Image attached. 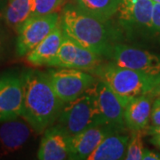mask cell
Returning <instances> with one entry per match:
<instances>
[{"instance_id":"6da1fadb","label":"cell","mask_w":160,"mask_h":160,"mask_svg":"<svg viewBox=\"0 0 160 160\" xmlns=\"http://www.w3.org/2000/svg\"><path fill=\"white\" fill-rule=\"evenodd\" d=\"M61 26L66 36L100 57H110L122 36L109 21L99 20L73 5L63 8Z\"/></svg>"},{"instance_id":"7a4b0ae2","label":"cell","mask_w":160,"mask_h":160,"mask_svg":"<svg viewBox=\"0 0 160 160\" xmlns=\"http://www.w3.org/2000/svg\"><path fill=\"white\" fill-rule=\"evenodd\" d=\"M21 78L23 90L21 117L35 132H43L58 119L65 103L55 93L46 72L28 69Z\"/></svg>"},{"instance_id":"3957f363","label":"cell","mask_w":160,"mask_h":160,"mask_svg":"<svg viewBox=\"0 0 160 160\" xmlns=\"http://www.w3.org/2000/svg\"><path fill=\"white\" fill-rule=\"evenodd\" d=\"M92 73L109 86L124 107L132 99L149 94L160 81L142 72L118 66L114 62L101 64Z\"/></svg>"},{"instance_id":"277c9868","label":"cell","mask_w":160,"mask_h":160,"mask_svg":"<svg viewBox=\"0 0 160 160\" xmlns=\"http://www.w3.org/2000/svg\"><path fill=\"white\" fill-rule=\"evenodd\" d=\"M92 86L74 101L65 103L61 110L57 125L69 136H73L91 126L104 125Z\"/></svg>"},{"instance_id":"5b68a950","label":"cell","mask_w":160,"mask_h":160,"mask_svg":"<svg viewBox=\"0 0 160 160\" xmlns=\"http://www.w3.org/2000/svg\"><path fill=\"white\" fill-rule=\"evenodd\" d=\"M46 74L55 93L63 103L74 101L96 82L93 76L77 69H52Z\"/></svg>"},{"instance_id":"8992f818","label":"cell","mask_w":160,"mask_h":160,"mask_svg":"<svg viewBox=\"0 0 160 160\" xmlns=\"http://www.w3.org/2000/svg\"><path fill=\"white\" fill-rule=\"evenodd\" d=\"M152 0H120L116 12L119 25L129 34L155 35Z\"/></svg>"},{"instance_id":"52a82bcc","label":"cell","mask_w":160,"mask_h":160,"mask_svg":"<svg viewBox=\"0 0 160 160\" xmlns=\"http://www.w3.org/2000/svg\"><path fill=\"white\" fill-rule=\"evenodd\" d=\"M61 22L57 12L42 16H30L18 30L16 52L24 56L46 38Z\"/></svg>"},{"instance_id":"ba28073f","label":"cell","mask_w":160,"mask_h":160,"mask_svg":"<svg viewBox=\"0 0 160 160\" xmlns=\"http://www.w3.org/2000/svg\"><path fill=\"white\" fill-rule=\"evenodd\" d=\"M110 58L118 66L136 70L160 79V55L118 44L114 47Z\"/></svg>"},{"instance_id":"9c48e42d","label":"cell","mask_w":160,"mask_h":160,"mask_svg":"<svg viewBox=\"0 0 160 160\" xmlns=\"http://www.w3.org/2000/svg\"><path fill=\"white\" fill-rule=\"evenodd\" d=\"M92 87L103 124L118 131H124L126 126L124 121L125 107L118 97L102 80L96 81Z\"/></svg>"},{"instance_id":"30bf717a","label":"cell","mask_w":160,"mask_h":160,"mask_svg":"<svg viewBox=\"0 0 160 160\" xmlns=\"http://www.w3.org/2000/svg\"><path fill=\"white\" fill-rule=\"evenodd\" d=\"M22 103L21 76L8 74L2 77L0 79V123L21 117Z\"/></svg>"},{"instance_id":"8fae6325","label":"cell","mask_w":160,"mask_h":160,"mask_svg":"<svg viewBox=\"0 0 160 160\" xmlns=\"http://www.w3.org/2000/svg\"><path fill=\"white\" fill-rule=\"evenodd\" d=\"M118 131L106 125H98L86 128L69 138V159H87L104 138Z\"/></svg>"},{"instance_id":"7c38bea8","label":"cell","mask_w":160,"mask_h":160,"mask_svg":"<svg viewBox=\"0 0 160 160\" xmlns=\"http://www.w3.org/2000/svg\"><path fill=\"white\" fill-rule=\"evenodd\" d=\"M69 136L59 125L46 129L40 142L38 158L40 160L69 159Z\"/></svg>"},{"instance_id":"4fadbf2b","label":"cell","mask_w":160,"mask_h":160,"mask_svg":"<svg viewBox=\"0 0 160 160\" xmlns=\"http://www.w3.org/2000/svg\"><path fill=\"white\" fill-rule=\"evenodd\" d=\"M32 130L26 120L15 118L0 123V152L9 154L22 148Z\"/></svg>"},{"instance_id":"5bb4252c","label":"cell","mask_w":160,"mask_h":160,"mask_svg":"<svg viewBox=\"0 0 160 160\" xmlns=\"http://www.w3.org/2000/svg\"><path fill=\"white\" fill-rule=\"evenodd\" d=\"M63 38L64 33L60 22L45 39L42 40L38 46L26 54L27 62L36 67L49 66L52 59L57 54Z\"/></svg>"},{"instance_id":"9a60e30c","label":"cell","mask_w":160,"mask_h":160,"mask_svg":"<svg viewBox=\"0 0 160 160\" xmlns=\"http://www.w3.org/2000/svg\"><path fill=\"white\" fill-rule=\"evenodd\" d=\"M154 97L144 94L131 100L124 109V121L129 130H145L150 120Z\"/></svg>"},{"instance_id":"2e32d148","label":"cell","mask_w":160,"mask_h":160,"mask_svg":"<svg viewBox=\"0 0 160 160\" xmlns=\"http://www.w3.org/2000/svg\"><path fill=\"white\" fill-rule=\"evenodd\" d=\"M116 132L104 138L86 160L125 159L130 136Z\"/></svg>"},{"instance_id":"e0dca14e","label":"cell","mask_w":160,"mask_h":160,"mask_svg":"<svg viewBox=\"0 0 160 160\" xmlns=\"http://www.w3.org/2000/svg\"><path fill=\"white\" fill-rule=\"evenodd\" d=\"M32 0H8L5 8L6 24L16 32L30 16Z\"/></svg>"},{"instance_id":"ac0fdd59","label":"cell","mask_w":160,"mask_h":160,"mask_svg":"<svg viewBox=\"0 0 160 160\" xmlns=\"http://www.w3.org/2000/svg\"><path fill=\"white\" fill-rule=\"evenodd\" d=\"M82 11L102 21H109L118 11L120 0H77Z\"/></svg>"},{"instance_id":"d6986e66","label":"cell","mask_w":160,"mask_h":160,"mask_svg":"<svg viewBox=\"0 0 160 160\" xmlns=\"http://www.w3.org/2000/svg\"><path fill=\"white\" fill-rule=\"evenodd\" d=\"M78 44H77L70 38L64 34V38L57 54L52 59L49 66L73 69V65L78 56Z\"/></svg>"},{"instance_id":"ffe728a7","label":"cell","mask_w":160,"mask_h":160,"mask_svg":"<svg viewBox=\"0 0 160 160\" xmlns=\"http://www.w3.org/2000/svg\"><path fill=\"white\" fill-rule=\"evenodd\" d=\"M143 130H133L132 131L131 136L127 145L126 154L125 159L140 160L142 158L144 147L142 142Z\"/></svg>"},{"instance_id":"44dd1931","label":"cell","mask_w":160,"mask_h":160,"mask_svg":"<svg viewBox=\"0 0 160 160\" xmlns=\"http://www.w3.org/2000/svg\"><path fill=\"white\" fill-rule=\"evenodd\" d=\"M63 0H32L31 16H42L57 12Z\"/></svg>"},{"instance_id":"7402d4cb","label":"cell","mask_w":160,"mask_h":160,"mask_svg":"<svg viewBox=\"0 0 160 160\" xmlns=\"http://www.w3.org/2000/svg\"><path fill=\"white\" fill-rule=\"evenodd\" d=\"M150 122L152 126L160 125V96L154 98L152 108H151Z\"/></svg>"},{"instance_id":"603a6c76","label":"cell","mask_w":160,"mask_h":160,"mask_svg":"<svg viewBox=\"0 0 160 160\" xmlns=\"http://www.w3.org/2000/svg\"><path fill=\"white\" fill-rule=\"evenodd\" d=\"M152 27L155 35L160 36V4H153L152 12Z\"/></svg>"},{"instance_id":"cb8c5ba5","label":"cell","mask_w":160,"mask_h":160,"mask_svg":"<svg viewBox=\"0 0 160 160\" xmlns=\"http://www.w3.org/2000/svg\"><path fill=\"white\" fill-rule=\"evenodd\" d=\"M143 160H160V155L153 152L151 150L145 149L143 151L142 158Z\"/></svg>"},{"instance_id":"d4e9b609","label":"cell","mask_w":160,"mask_h":160,"mask_svg":"<svg viewBox=\"0 0 160 160\" xmlns=\"http://www.w3.org/2000/svg\"><path fill=\"white\" fill-rule=\"evenodd\" d=\"M146 133L150 134V135H160V125L159 126H148L146 129Z\"/></svg>"},{"instance_id":"484cf974","label":"cell","mask_w":160,"mask_h":160,"mask_svg":"<svg viewBox=\"0 0 160 160\" xmlns=\"http://www.w3.org/2000/svg\"><path fill=\"white\" fill-rule=\"evenodd\" d=\"M149 94L154 98L158 97V96H160V81L154 86V87H153V89L150 91V92H149Z\"/></svg>"},{"instance_id":"4316f807","label":"cell","mask_w":160,"mask_h":160,"mask_svg":"<svg viewBox=\"0 0 160 160\" xmlns=\"http://www.w3.org/2000/svg\"><path fill=\"white\" fill-rule=\"evenodd\" d=\"M150 142L152 144H154L155 146L158 147L160 149V135H153V137L151 138Z\"/></svg>"},{"instance_id":"83f0119b","label":"cell","mask_w":160,"mask_h":160,"mask_svg":"<svg viewBox=\"0 0 160 160\" xmlns=\"http://www.w3.org/2000/svg\"><path fill=\"white\" fill-rule=\"evenodd\" d=\"M7 2H8L7 0H0V12L2 11L4 8H6Z\"/></svg>"},{"instance_id":"f1b7e54d","label":"cell","mask_w":160,"mask_h":160,"mask_svg":"<svg viewBox=\"0 0 160 160\" xmlns=\"http://www.w3.org/2000/svg\"><path fill=\"white\" fill-rule=\"evenodd\" d=\"M154 3H158V4H160V0H152Z\"/></svg>"},{"instance_id":"f546056e","label":"cell","mask_w":160,"mask_h":160,"mask_svg":"<svg viewBox=\"0 0 160 160\" xmlns=\"http://www.w3.org/2000/svg\"><path fill=\"white\" fill-rule=\"evenodd\" d=\"M1 44H2V42H1V38H0V47H1Z\"/></svg>"}]
</instances>
